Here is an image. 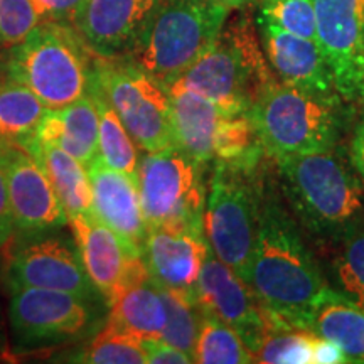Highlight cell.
I'll use <instances>...</instances> for the list:
<instances>
[{
	"mask_svg": "<svg viewBox=\"0 0 364 364\" xmlns=\"http://www.w3.org/2000/svg\"><path fill=\"white\" fill-rule=\"evenodd\" d=\"M247 282L265 311L267 329L311 331L314 312L329 290L292 216L267 194Z\"/></svg>",
	"mask_w": 364,
	"mask_h": 364,
	"instance_id": "cell-1",
	"label": "cell"
},
{
	"mask_svg": "<svg viewBox=\"0 0 364 364\" xmlns=\"http://www.w3.org/2000/svg\"><path fill=\"white\" fill-rule=\"evenodd\" d=\"M275 80L255 17L243 11L226 21L208 51L167 88L193 91L223 110L250 113Z\"/></svg>",
	"mask_w": 364,
	"mask_h": 364,
	"instance_id": "cell-2",
	"label": "cell"
},
{
	"mask_svg": "<svg viewBox=\"0 0 364 364\" xmlns=\"http://www.w3.org/2000/svg\"><path fill=\"white\" fill-rule=\"evenodd\" d=\"M275 161L287 199L309 231L322 238L356 231L364 215L361 176L336 149Z\"/></svg>",
	"mask_w": 364,
	"mask_h": 364,
	"instance_id": "cell-3",
	"label": "cell"
},
{
	"mask_svg": "<svg viewBox=\"0 0 364 364\" xmlns=\"http://www.w3.org/2000/svg\"><path fill=\"white\" fill-rule=\"evenodd\" d=\"M97 56L75 26L39 22L24 41L9 49L7 78L24 85L46 108H61L90 93Z\"/></svg>",
	"mask_w": 364,
	"mask_h": 364,
	"instance_id": "cell-4",
	"label": "cell"
},
{
	"mask_svg": "<svg viewBox=\"0 0 364 364\" xmlns=\"http://www.w3.org/2000/svg\"><path fill=\"white\" fill-rule=\"evenodd\" d=\"M231 9L215 0H157L129 58L169 86L215 43Z\"/></svg>",
	"mask_w": 364,
	"mask_h": 364,
	"instance_id": "cell-5",
	"label": "cell"
},
{
	"mask_svg": "<svg viewBox=\"0 0 364 364\" xmlns=\"http://www.w3.org/2000/svg\"><path fill=\"white\" fill-rule=\"evenodd\" d=\"M344 100L275 80L250 112L263 152L273 159L336 149L346 125Z\"/></svg>",
	"mask_w": 364,
	"mask_h": 364,
	"instance_id": "cell-6",
	"label": "cell"
},
{
	"mask_svg": "<svg viewBox=\"0 0 364 364\" xmlns=\"http://www.w3.org/2000/svg\"><path fill=\"white\" fill-rule=\"evenodd\" d=\"M255 169L257 164L216 162L208 182L203 218L211 252L245 282L260 231L265 196Z\"/></svg>",
	"mask_w": 364,
	"mask_h": 364,
	"instance_id": "cell-7",
	"label": "cell"
},
{
	"mask_svg": "<svg viewBox=\"0 0 364 364\" xmlns=\"http://www.w3.org/2000/svg\"><path fill=\"white\" fill-rule=\"evenodd\" d=\"M9 354L27 356L93 334L107 304L49 289L9 290Z\"/></svg>",
	"mask_w": 364,
	"mask_h": 364,
	"instance_id": "cell-8",
	"label": "cell"
},
{
	"mask_svg": "<svg viewBox=\"0 0 364 364\" xmlns=\"http://www.w3.org/2000/svg\"><path fill=\"white\" fill-rule=\"evenodd\" d=\"M174 142L198 162L258 164L263 147L250 113L223 110L188 90L167 88Z\"/></svg>",
	"mask_w": 364,
	"mask_h": 364,
	"instance_id": "cell-9",
	"label": "cell"
},
{
	"mask_svg": "<svg viewBox=\"0 0 364 364\" xmlns=\"http://www.w3.org/2000/svg\"><path fill=\"white\" fill-rule=\"evenodd\" d=\"M93 85L144 152L176 145L169 91L139 65L129 58L97 56Z\"/></svg>",
	"mask_w": 364,
	"mask_h": 364,
	"instance_id": "cell-10",
	"label": "cell"
},
{
	"mask_svg": "<svg viewBox=\"0 0 364 364\" xmlns=\"http://www.w3.org/2000/svg\"><path fill=\"white\" fill-rule=\"evenodd\" d=\"M139 189L149 228H204V164L177 145L145 152L139 162Z\"/></svg>",
	"mask_w": 364,
	"mask_h": 364,
	"instance_id": "cell-11",
	"label": "cell"
},
{
	"mask_svg": "<svg viewBox=\"0 0 364 364\" xmlns=\"http://www.w3.org/2000/svg\"><path fill=\"white\" fill-rule=\"evenodd\" d=\"M21 240L9 257V290L29 287L61 290L105 304L85 270L73 235H63L59 230Z\"/></svg>",
	"mask_w": 364,
	"mask_h": 364,
	"instance_id": "cell-12",
	"label": "cell"
},
{
	"mask_svg": "<svg viewBox=\"0 0 364 364\" xmlns=\"http://www.w3.org/2000/svg\"><path fill=\"white\" fill-rule=\"evenodd\" d=\"M317 44L339 97L364 103V0H314Z\"/></svg>",
	"mask_w": 364,
	"mask_h": 364,
	"instance_id": "cell-13",
	"label": "cell"
},
{
	"mask_svg": "<svg viewBox=\"0 0 364 364\" xmlns=\"http://www.w3.org/2000/svg\"><path fill=\"white\" fill-rule=\"evenodd\" d=\"M68 225L91 284L108 307L125 285L149 275L142 255L134 252L95 213L70 216Z\"/></svg>",
	"mask_w": 364,
	"mask_h": 364,
	"instance_id": "cell-14",
	"label": "cell"
},
{
	"mask_svg": "<svg viewBox=\"0 0 364 364\" xmlns=\"http://www.w3.org/2000/svg\"><path fill=\"white\" fill-rule=\"evenodd\" d=\"M9 201L21 238L53 233L68 225V215L41 164L27 150L4 144Z\"/></svg>",
	"mask_w": 364,
	"mask_h": 364,
	"instance_id": "cell-15",
	"label": "cell"
},
{
	"mask_svg": "<svg viewBox=\"0 0 364 364\" xmlns=\"http://www.w3.org/2000/svg\"><path fill=\"white\" fill-rule=\"evenodd\" d=\"M194 294L201 311L233 327L255 356L267 334V316L252 287L211 252Z\"/></svg>",
	"mask_w": 364,
	"mask_h": 364,
	"instance_id": "cell-16",
	"label": "cell"
},
{
	"mask_svg": "<svg viewBox=\"0 0 364 364\" xmlns=\"http://www.w3.org/2000/svg\"><path fill=\"white\" fill-rule=\"evenodd\" d=\"M262 49L282 83L311 93L336 97L334 76L317 41L300 38L262 17H255Z\"/></svg>",
	"mask_w": 364,
	"mask_h": 364,
	"instance_id": "cell-17",
	"label": "cell"
},
{
	"mask_svg": "<svg viewBox=\"0 0 364 364\" xmlns=\"http://www.w3.org/2000/svg\"><path fill=\"white\" fill-rule=\"evenodd\" d=\"M157 0H85L71 24L98 58H124Z\"/></svg>",
	"mask_w": 364,
	"mask_h": 364,
	"instance_id": "cell-18",
	"label": "cell"
},
{
	"mask_svg": "<svg viewBox=\"0 0 364 364\" xmlns=\"http://www.w3.org/2000/svg\"><path fill=\"white\" fill-rule=\"evenodd\" d=\"M91 186V208L108 228L139 255H144L149 225L145 221L139 181L107 166L97 157L86 167Z\"/></svg>",
	"mask_w": 364,
	"mask_h": 364,
	"instance_id": "cell-19",
	"label": "cell"
},
{
	"mask_svg": "<svg viewBox=\"0 0 364 364\" xmlns=\"http://www.w3.org/2000/svg\"><path fill=\"white\" fill-rule=\"evenodd\" d=\"M211 253L204 228H149L144 262L149 275L166 289L194 290Z\"/></svg>",
	"mask_w": 364,
	"mask_h": 364,
	"instance_id": "cell-20",
	"label": "cell"
},
{
	"mask_svg": "<svg viewBox=\"0 0 364 364\" xmlns=\"http://www.w3.org/2000/svg\"><path fill=\"white\" fill-rule=\"evenodd\" d=\"M100 118L91 93L61 108H48L36 130L39 144L56 145L88 167L100 156Z\"/></svg>",
	"mask_w": 364,
	"mask_h": 364,
	"instance_id": "cell-21",
	"label": "cell"
},
{
	"mask_svg": "<svg viewBox=\"0 0 364 364\" xmlns=\"http://www.w3.org/2000/svg\"><path fill=\"white\" fill-rule=\"evenodd\" d=\"M107 317V324L135 338H161L167 322L161 285L150 275L125 285L108 307Z\"/></svg>",
	"mask_w": 364,
	"mask_h": 364,
	"instance_id": "cell-22",
	"label": "cell"
},
{
	"mask_svg": "<svg viewBox=\"0 0 364 364\" xmlns=\"http://www.w3.org/2000/svg\"><path fill=\"white\" fill-rule=\"evenodd\" d=\"M311 331L336 344L346 363H364V307L339 290H327L312 316Z\"/></svg>",
	"mask_w": 364,
	"mask_h": 364,
	"instance_id": "cell-23",
	"label": "cell"
},
{
	"mask_svg": "<svg viewBox=\"0 0 364 364\" xmlns=\"http://www.w3.org/2000/svg\"><path fill=\"white\" fill-rule=\"evenodd\" d=\"M24 150L41 164L48 174L68 218L93 213L88 171L78 159L56 145L39 144L38 140L27 144Z\"/></svg>",
	"mask_w": 364,
	"mask_h": 364,
	"instance_id": "cell-24",
	"label": "cell"
},
{
	"mask_svg": "<svg viewBox=\"0 0 364 364\" xmlns=\"http://www.w3.org/2000/svg\"><path fill=\"white\" fill-rule=\"evenodd\" d=\"M48 112L43 102L24 85L0 81V144L24 149Z\"/></svg>",
	"mask_w": 364,
	"mask_h": 364,
	"instance_id": "cell-25",
	"label": "cell"
},
{
	"mask_svg": "<svg viewBox=\"0 0 364 364\" xmlns=\"http://www.w3.org/2000/svg\"><path fill=\"white\" fill-rule=\"evenodd\" d=\"M91 97L98 108L100 118V134H98V145H100V159L113 167V169L125 172L139 181V145L132 139L129 130L125 129L124 122L117 115L115 108L112 107L110 102L100 93L97 86H91Z\"/></svg>",
	"mask_w": 364,
	"mask_h": 364,
	"instance_id": "cell-26",
	"label": "cell"
},
{
	"mask_svg": "<svg viewBox=\"0 0 364 364\" xmlns=\"http://www.w3.org/2000/svg\"><path fill=\"white\" fill-rule=\"evenodd\" d=\"M194 363L248 364L255 363V356L233 327L201 311V324L194 346Z\"/></svg>",
	"mask_w": 364,
	"mask_h": 364,
	"instance_id": "cell-27",
	"label": "cell"
},
{
	"mask_svg": "<svg viewBox=\"0 0 364 364\" xmlns=\"http://www.w3.org/2000/svg\"><path fill=\"white\" fill-rule=\"evenodd\" d=\"M68 361L86 364H144L147 363V353L144 348V339L115 329L105 322L103 329L97 332L78 353L70 354Z\"/></svg>",
	"mask_w": 364,
	"mask_h": 364,
	"instance_id": "cell-28",
	"label": "cell"
},
{
	"mask_svg": "<svg viewBox=\"0 0 364 364\" xmlns=\"http://www.w3.org/2000/svg\"><path fill=\"white\" fill-rule=\"evenodd\" d=\"M167 309V322L161 339L194 358V346L201 324V307L194 290L161 287Z\"/></svg>",
	"mask_w": 364,
	"mask_h": 364,
	"instance_id": "cell-29",
	"label": "cell"
},
{
	"mask_svg": "<svg viewBox=\"0 0 364 364\" xmlns=\"http://www.w3.org/2000/svg\"><path fill=\"white\" fill-rule=\"evenodd\" d=\"M317 336L297 327H268L255 353V361L265 364H314Z\"/></svg>",
	"mask_w": 364,
	"mask_h": 364,
	"instance_id": "cell-30",
	"label": "cell"
},
{
	"mask_svg": "<svg viewBox=\"0 0 364 364\" xmlns=\"http://www.w3.org/2000/svg\"><path fill=\"white\" fill-rule=\"evenodd\" d=\"M257 16L287 33L317 41L314 0H258Z\"/></svg>",
	"mask_w": 364,
	"mask_h": 364,
	"instance_id": "cell-31",
	"label": "cell"
},
{
	"mask_svg": "<svg viewBox=\"0 0 364 364\" xmlns=\"http://www.w3.org/2000/svg\"><path fill=\"white\" fill-rule=\"evenodd\" d=\"M339 292L354 302L364 299V231L346 236L344 248L336 260Z\"/></svg>",
	"mask_w": 364,
	"mask_h": 364,
	"instance_id": "cell-32",
	"label": "cell"
},
{
	"mask_svg": "<svg viewBox=\"0 0 364 364\" xmlns=\"http://www.w3.org/2000/svg\"><path fill=\"white\" fill-rule=\"evenodd\" d=\"M41 22L33 0H0V49H11Z\"/></svg>",
	"mask_w": 364,
	"mask_h": 364,
	"instance_id": "cell-33",
	"label": "cell"
},
{
	"mask_svg": "<svg viewBox=\"0 0 364 364\" xmlns=\"http://www.w3.org/2000/svg\"><path fill=\"white\" fill-rule=\"evenodd\" d=\"M85 0H33L41 22H68L71 24Z\"/></svg>",
	"mask_w": 364,
	"mask_h": 364,
	"instance_id": "cell-34",
	"label": "cell"
},
{
	"mask_svg": "<svg viewBox=\"0 0 364 364\" xmlns=\"http://www.w3.org/2000/svg\"><path fill=\"white\" fill-rule=\"evenodd\" d=\"M14 233L16 228H14L11 201H9L6 157H4V144H0V250L11 241Z\"/></svg>",
	"mask_w": 364,
	"mask_h": 364,
	"instance_id": "cell-35",
	"label": "cell"
},
{
	"mask_svg": "<svg viewBox=\"0 0 364 364\" xmlns=\"http://www.w3.org/2000/svg\"><path fill=\"white\" fill-rule=\"evenodd\" d=\"M144 348L147 353V363L150 364H189L194 358L188 353L181 351L174 346L167 344L161 338L144 339Z\"/></svg>",
	"mask_w": 364,
	"mask_h": 364,
	"instance_id": "cell-36",
	"label": "cell"
},
{
	"mask_svg": "<svg viewBox=\"0 0 364 364\" xmlns=\"http://www.w3.org/2000/svg\"><path fill=\"white\" fill-rule=\"evenodd\" d=\"M332 363H346V358L341 349L329 341L318 338L316 349H314V364H332Z\"/></svg>",
	"mask_w": 364,
	"mask_h": 364,
	"instance_id": "cell-37",
	"label": "cell"
},
{
	"mask_svg": "<svg viewBox=\"0 0 364 364\" xmlns=\"http://www.w3.org/2000/svg\"><path fill=\"white\" fill-rule=\"evenodd\" d=\"M351 164L364 181V117L356 125V130H354L351 140Z\"/></svg>",
	"mask_w": 364,
	"mask_h": 364,
	"instance_id": "cell-38",
	"label": "cell"
},
{
	"mask_svg": "<svg viewBox=\"0 0 364 364\" xmlns=\"http://www.w3.org/2000/svg\"><path fill=\"white\" fill-rule=\"evenodd\" d=\"M0 354H9V343L6 334V322H4L2 297H0Z\"/></svg>",
	"mask_w": 364,
	"mask_h": 364,
	"instance_id": "cell-39",
	"label": "cell"
},
{
	"mask_svg": "<svg viewBox=\"0 0 364 364\" xmlns=\"http://www.w3.org/2000/svg\"><path fill=\"white\" fill-rule=\"evenodd\" d=\"M215 2L221 4V6H225L228 9H231V11H233V9H240L241 11V9L250 7L252 4L258 2V0H215Z\"/></svg>",
	"mask_w": 364,
	"mask_h": 364,
	"instance_id": "cell-40",
	"label": "cell"
},
{
	"mask_svg": "<svg viewBox=\"0 0 364 364\" xmlns=\"http://www.w3.org/2000/svg\"><path fill=\"white\" fill-rule=\"evenodd\" d=\"M361 306H363V307H364V299H363V300H361Z\"/></svg>",
	"mask_w": 364,
	"mask_h": 364,
	"instance_id": "cell-41",
	"label": "cell"
}]
</instances>
